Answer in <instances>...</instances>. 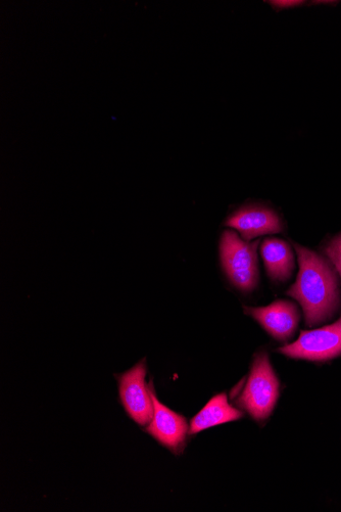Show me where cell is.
Wrapping results in <instances>:
<instances>
[{
    "label": "cell",
    "mask_w": 341,
    "mask_h": 512,
    "mask_svg": "<svg viewBox=\"0 0 341 512\" xmlns=\"http://www.w3.org/2000/svg\"><path fill=\"white\" fill-rule=\"evenodd\" d=\"M146 363L140 361L118 377L121 403L131 420L141 427H148L154 415V402L150 385L146 384Z\"/></svg>",
    "instance_id": "4"
},
{
    "label": "cell",
    "mask_w": 341,
    "mask_h": 512,
    "mask_svg": "<svg viewBox=\"0 0 341 512\" xmlns=\"http://www.w3.org/2000/svg\"><path fill=\"white\" fill-rule=\"evenodd\" d=\"M259 242L241 240L235 231L226 230L221 239L223 269L231 284L241 292H252L259 284Z\"/></svg>",
    "instance_id": "3"
},
{
    "label": "cell",
    "mask_w": 341,
    "mask_h": 512,
    "mask_svg": "<svg viewBox=\"0 0 341 512\" xmlns=\"http://www.w3.org/2000/svg\"><path fill=\"white\" fill-rule=\"evenodd\" d=\"M242 417V411L229 403L226 394H218L192 418L189 426V434L197 435L208 429L239 421Z\"/></svg>",
    "instance_id": "9"
},
{
    "label": "cell",
    "mask_w": 341,
    "mask_h": 512,
    "mask_svg": "<svg viewBox=\"0 0 341 512\" xmlns=\"http://www.w3.org/2000/svg\"><path fill=\"white\" fill-rule=\"evenodd\" d=\"M324 253L341 277V235L334 238L325 247Z\"/></svg>",
    "instance_id": "11"
},
{
    "label": "cell",
    "mask_w": 341,
    "mask_h": 512,
    "mask_svg": "<svg viewBox=\"0 0 341 512\" xmlns=\"http://www.w3.org/2000/svg\"><path fill=\"white\" fill-rule=\"evenodd\" d=\"M280 396V383L266 353L258 354L237 405L255 421L264 422L273 413Z\"/></svg>",
    "instance_id": "2"
},
{
    "label": "cell",
    "mask_w": 341,
    "mask_h": 512,
    "mask_svg": "<svg viewBox=\"0 0 341 512\" xmlns=\"http://www.w3.org/2000/svg\"><path fill=\"white\" fill-rule=\"evenodd\" d=\"M273 4L280 7H290L300 4V2H275Z\"/></svg>",
    "instance_id": "12"
},
{
    "label": "cell",
    "mask_w": 341,
    "mask_h": 512,
    "mask_svg": "<svg viewBox=\"0 0 341 512\" xmlns=\"http://www.w3.org/2000/svg\"><path fill=\"white\" fill-rule=\"evenodd\" d=\"M261 254L273 281L287 282L296 267L295 255L290 246L280 239H267L262 244Z\"/></svg>",
    "instance_id": "10"
},
{
    "label": "cell",
    "mask_w": 341,
    "mask_h": 512,
    "mask_svg": "<svg viewBox=\"0 0 341 512\" xmlns=\"http://www.w3.org/2000/svg\"><path fill=\"white\" fill-rule=\"evenodd\" d=\"M277 351L290 358L317 362L341 356V317L322 329L302 332L296 342Z\"/></svg>",
    "instance_id": "5"
},
{
    "label": "cell",
    "mask_w": 341,
    "mask_h": 512,
    "mask_svg": "<svg viewBox=\"0 0 341 512\" xmlns=\"http://www.w3.org/2000/svg\"><path fill=\"white\" fill-rule=\"evenodd\" d=\"M150 390L154 402V415L146 427V432L174 454H180L185 448L189 433L187 420L159 401L153 382L150 383Z\"/></svg>",
    "instance_id": "6"
},
{
    "label": "cell",
    "mask_w": 341,
    "mask_h": 512,
    "mask_svg": "<svg viewBox=\"0 0 341 512\" xmlns=\"http://www.w3.org/2000/svg\"><path fill=\"white\" fill-rule=\"evenodd\" d=\"M300 270L295 285L287 291L302 306L307 327L330 320L340 305L335 270L321 255L295 245Z\"/></svg>",
    "instance_id": "1"
},
{
    "label": "cell",
    "mask_w": 341,
    "mask_h": 512,
    "mask_svg": "<svg viewBox=\"0 0 341 512\" xmlns=\"http://www.w3.org/2000/svg\"><path fill=\"white\" fill-rule=\"evenodd\" d=\"M226 225L249 243L265 235L279 234L283 229L279 216L263 207L242 208L228 218Z\"/></svg>",
    "instance_id": "8"
},
{
    "label": "cell",
    "mask_w": 341,
    "mask_h": 512,
    "mask_svg": "<svg viewBox=\"0 0 341 512\" xmlns=\"http://www.w3.org/2000/svg\"><path fill=\"white\" fill-rule=\"evenodd\" d=\"M246 313L256 319L275 340L286 342L299 327L300 313L296 304L280 300L265 307H246Z\"/></svg>",
    "instance_id": "7"
}]
</instances>
